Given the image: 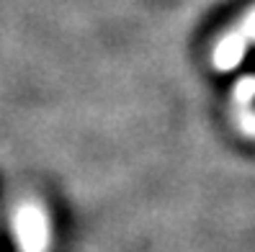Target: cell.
Segmentation results:
<instances>
[{
	"label": "cell",
	"instance_id": "cell-2",
	"mask_svg": "<svg viewBox=\"0 0 255 252\" xmlns=\"http://www.w3.org/2000/svg\"><path fill=\"white\" fill-rule=\"evenodd\" d=\"M243 49H245L243 39H240L237 34H230L227 39H222V44H219L217 52H214V65L222 67V70L235 67L240 59H243Z\"/></svg>",
	"mask_w": 255,
	"mask_h": 252
},
{
	"label": "cell",
	"instance_id": "cell-1",
	"mask_svg": "<svg viewBox=\"0 0 255 252\" xmlns=\"http://www.w3.org/2000/svg\"><path fill=\"white\" fill-rule=\"evenodd\" d=\"M16 234L18 242L26 252H41L47 247V237H49V227H47V216L39 206L34 203H23L21 209L16 211Z\"/></svg>",
	"mask_w": 255,
	"mask_h": 252
}]
</instances>
